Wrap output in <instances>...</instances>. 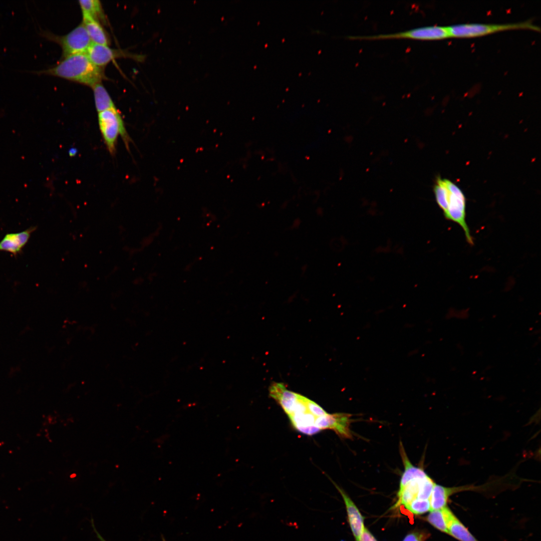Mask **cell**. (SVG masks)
I'll list each match as a JSON object with an SVG mask.
<instances>
[{
	"label": "cell",
	"mask_w": 541,
	"mask_h": 541,
	"mask_svg": "<svg viewBox=\"0 0 541 541\" xmlns=\"http://www.w3.org/2000/svg\"><path fill=\"white\" fill-rule=\"evenodd\" d=\"M269 395L281 406L293 427L299 432L314 435L325 429L337 434L346 425L344 413L329 414L314 401L288 390L282 383L274 382L268 389Z\"/></svg>",
	"instance_id": "1"
},
{
	"label": "cell",
	"mask_w": 541,
	"mask_h": 541,
	"mask_svg": "<svg viewBox=\"0 0 541 541\" xmlns=\"http://www.w3.org/2000/svg\"><path fill=\"white\" fill-rule=\"evenodd\" d=\"M104 68L94 64L86 53H81L62 58L55 66L36 73L58 77L92 87L106 79Z\"/></svg>",
	"instance_id": "2"
},
{
	"label": "cell",
	"mask_w": 541,
	"mask_h": 541,
	"mask_svg": "<svg viewBox=\"0 0 541 541\" xmlns=\"http://www.w3.org/2000/svg\"><path fill=\"white\" fill-rule=\"evenodd\" d=\"M98 124L109 152L114 155L119 135H120L126 147L129 148L130 137L126 131L120 112L116 108L106 110L98 113Z\"/></svg>",
	"instance_id": "3"
},
{
	"label": "cell",
	"mask_w": 541,
	"mask_h": 541,
	"mask_svg": "<svg viewBox=\"0 0 541 541\" xmlns=\"http://www.w3.org/2000/svg\"><path fill=\"white\" fill-rule=\"evenodd\" d=\"M451 37L471 38L482 36L497 32L524 29L540 31V28L530 21L508 24L465 23L448 26Z\"/></svg>",
	"instance_id": "4"
},
{
	"label": "cell",
	"mask_w": 541,
	"mask_h": 541,
	"mask_svg": "<svg viewBox=\"0 0 541 541\" xmlns=\"http://www.w3.org/2000/svg\"><path fill=\"white\" fill-rule=\"evenodd\" d=\"M449 189L447 208L443 214L446 219L457 223L462 229L466 241L471 245L473 239L466 221V200L462 190L450 180L446 179Z\"/></svg>",
	"instance_id": "5"
},
{
	"label": "cell",
	"mask_w": 541,
	"mask_h": 541,
	"mask_svg": "<svg viewBox=\"0 0 541 541\" xmlns=\"http://www.w3.org/2000/svg\"><path fill=\"white\" fill-rule=\"evenodd\" d=\"M43 36L60 45L62 50V58L81 53H86L92 42L81 23L64 36H57L43 32Z\"/></svg>",
	"instance_id": "6"
},
{
	"label": "cell",
	"mask_w": 541,
	"mask_h": 541,
	"mask_svg": "<svg viewBox=\"0 0 541 541\" xmlns=\"http://www.w3.org/2000/svg\"><path fill=\"white\" fill-rule=\"evenodd\" d=\"M86 54L94 64L101 68H104L111 61L118 58L126 57L141 62L145 57L143 55H133L121 50L111 48L109 46L93 43Z\"/></svg>",
	"instance_id": "7"
},
{
	"label": "cell",
	"mask_w": 541,
	"mask_h": 541,
	"mask_svg": "<svg viewBox=\"0 0 541 541\" xmlns=\"http://www.w3.org/2000/svg\"><path fill=\"white\" fill-rule=\"evenodd\" d=\"M36 229V227H31L23 231L7 234L0 241V251L17 255L22 251Z\"/></svg>",
	"instance_id": "8"
},
{
	"label": "cell",
	"mask_w": 541,
	"mask_h": 541,
	"mask_svg": "<svg viewBox=\"0 0 541 541\" xmlns=\"http://www.w3.org/2000/svg\"><path fill=\"white\" fill-rule=\"evenodd\" d=\"M345 503L349 522L356 541H360L364 528L363 517L355 503L341 487L334 483Z\"/></svg>",
	"instance_id": "9"
},
{
	"label": "cell",
	"mask_w": 541,
	"mask_h": 541,
	"mask_svg": "<svg viewBox=\"0 0 541 541\" xmlns=\"http://www.w3.org/2000/svg\"><path fill=\"white\" fill-rule=\"evenodd\" d=\"M82 23L85 27L92 43L108 46L110 40L102 25L90 16L82 14Z\"/></svg>",
	"instance_id": "10"
},
{
	"label": "cell",
	"mask_w": 541,
	"mask_h": 541,
	"mask_svg": "<svg viewBox=\"0 0 541 541\" xmlns=\"http://www.w3.org/2000/svg\"><path fill=\"white\" fill-rule=\"evenodd\" d=\"M456 518L450 508L446 506L440 509L431 510L426 519L437 529L448 533L449 526Z\"/></svg>",
	"instance_id": "11"
},
{
	"label": "cell",
	"mask_w": 541,
	"mask_h": 541,
	"mask_svg": "<svg viewBox=\"0 0 541 541\" xmlns=\"http://www.w3.org/2000/svg\"><path fill=\"white\" fill-rule=\"evenodd\" d=\"M451 489V487L435 484L429 498L431 511L440 509L447 506L449 497L453 494Z\"/></svg>",
	"instance_id": "12"
},
{
	"label": "cell",
	"mask_w": 541,
	"mask_h": 541,
	"mask_svg": "<svg viewBox=\"0 0 541 541\" xmlns=\"http://www.w3.org/2000/svg\"><path fill=\"white\" fill-rule=\"evenodd\" d=\"M92 88L98 113L116 108L109 94L101 82L95 84Z\"/></svg>",
	"instance_id": "13"
},
{
	"label": "cell",
	"mask_w": 541,
	"mask_h": 541,
	"mask_svg": "<svg viewBox=\"0 0 541 541\" xmlns=\"http://www.w3.org/2000/svg\"><path fill=\"white\" fill-rule=\"evenodd\" d=\"M82 14H85L101 24H107V20L101 2L98 0L79 1Z\"/></svg>",
	"instance_id": "14"
},
{
	"label": "cell",
	"mask_w": 541,
	"mask_h": 541,
	"mask_svg": "<svg viewBox=\"0 0 541 541\" xmlns=\"http://www.w3.org/2000/svg\"><path fill=\"white\" fill-rule=\"evenodd\" d=\"M434 192L437 204L442 209L443 214L447 208L449 189L446 183V179L438 177L434 187Z\"/></svg>",
	"instance_id": "15"
},
{
	"label": "cell",
	"mask_w": 541,
	"mask_h": 541,
	"mask_svg": "<svg viewBox=\"0 0 541 541\" xmlns=\"http://www.w3.org/2000/svg\"><path fill=\"white\" fill-rule=\"evenodd\" d=\"M448 534L459 541H478L457 518L449 526Z\"/></svg>",
	"instance_id": "16"
},
{
	"label": "cell",
	"mask_w": 541,
	"mask_h": 541,
	"mask_svg": "<svg viewBox=\"0 0 541 541\" xmlns=\"http://www.w3.org/2000/svg\"><path fill=\"white\" fill-rule=\"evenodd\" d=\"M405 506L416 514H423L430 510L429 499H415Z\"/></svg>",
	"instance_id": "17"
},
{
	"label": "cell",
	"mask_w": 541,
	"mask_h": 541,
	"mask_svg": "<svg viewBox=\"0 0 541 541\" xmlns=\"http://www.w3.org/2000/svg\"><path fill=\"white\" fill-rule=\"evenodd\" d=\"M429 535V533L425 531H416L408 534L403 541H425Z\"/></svg>",
	"instance_id": "18"
},
{
	"label": "cell",
	"mask_w": 541,
	"mask_h": 541,
	"mask_svg": "<svg viewBox=\"0 0 541 541\" xmlns=\"http://www.w3.org/2000/svg\"><path fill=\"white\" fill-rule=\"evenodd\" d=\"M360 541H377L373 535L365 527L361 535Z\"/></svg>",
	"instance_id": "19"
},
{
	"label": "cell",
	"mask_w": 541,
	"mask_h": 541,
	"mask_svg": "<svg viewBox=\"0 0 541 541\" xmlns=\"http://www.w3.org/2000/svg\"><path fill=\"white\" fill-rule=\"evenodd\" d=\"M93 528H94V529L95 530V532H96V533L97 536V537H98V538H99V540H100V541H106V540H105V539H104V538H103V537H102V536L101 535V534H100L99 533V532H98V531H97V530H96V527H93Z\"/></svg>",
	"instance_id": "20"
},
{
	"label": "cell",
	"mask_w": 541,
	"mask_h": 541,
	"mask_svg": "<svg viewBox=\"0 0 541 541\" xmlns=\"http://www.w3.org/2000/svg\"><path fill=\"white\" fill-rule=\"evenodd\" d=\"M162 539H163V541H166L163 537L162 538Z\"/></svg>",
	"instance_id": "21"
}]
</instances>
